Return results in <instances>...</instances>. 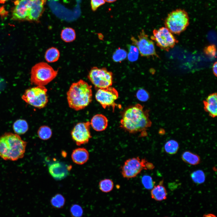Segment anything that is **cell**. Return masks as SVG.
<instances>
[{
	"label": "cell",
	"mask_w": 217,
	"mask_h": 217,
	"mask_svg": "<svg viewBox=\"0 0 217 217\" xmlns=\"http://www.w3.org/2000/svg\"><path fill=\"white\" fill-rule=\"evenodd\" d=\"M148 112L140 104L130 106L124 111L120 121L121 127L130 133H141L146 135V131L151 125Z\"/></svg>",
	"instance_id": "cell-1"
},
{
	"label": "cell",
	"mask_w": 217,
	"mask_h": 217,
	"mask_svg": "<svg viewBox=\"0 0 217 217\" xmlns=\"http://www.w3.org/2000/svg\"><path fill=\"white\" fill-rule=\"evenodd\" d=\"M27 144L18 134L5 133L0 136V157L5 160L13 161L22 158Z\"/></svg>",
	"instance_id": "cell-2"
},
{
	"label": "cell",
	"mask_w": 217,
	"mask_h": 217,
	"mask_svg": "<svg viewBox=\"0 0 217 217\" xmlns=\"http://www.w3.org/2000/svg\"><path fill=\"white\" fill-rule=\"evenodd\" d=\"M67 95L69 107L76 111L81 110L87 106L92 101V86L80 80L71 85Z\"/></svg>",
	"instance_id": "cell-3"
},
{
	"label": "cell",
	"mask_w": 217,
	"mask_h": 217,
	"mask_svg": "<svg viewBox=\"0 0 217 217\" xmlns=\"http://www.w3.org/2000/svg\"><path fill=\"white\" fill-rule=\"evenodd\" d=\"M58 73V71L55 70L47 63L39 62L32 68L31 82L37 86H44L56 77Z\"/></svg>",
	"instance_id": "cell-4"
},
{
	"label": "cell",
	"mask_w": 217,
	"mask_h": 217,
	"mask_svg": "<svg viewBox=\"0 0 217 217\" xmlns=\"http://www.w3.org/2000/svg\"><path fill=\"white\" fill-rule=\"evenodd\" d=\"M188 14L185 10L178 9L170 12L165 20V24L172 33L179 34L186 30L189 24Z\"/></svg>",
	"instance_id": "cell-5"
},
{
	"label": "cell",
	"mask_w": 217,
	"mask_h": 217,
	"mask_svg": "<svg viewBox=\"0 0 217 217\" xmlns=\"http://www.w3.org/2000/svg\"><path fill=\"white\" fill-rule=\"evenodd\" d=\"M47 90L44 86H37L26 90L21 97L26 103L39 108H44L48 99Z\"/></svg>",
	"instance_id": "cell-6"
},
{
	"label": "cell",
	"mask_w": 217,
	"mask_h": 217,
	"mask_svg": "<svg viewBox=\"0 0 217 217\" xmlns=\"http://www.w3.org/2000/svg\"><path fill=\"white\" fill-rule=\"evenodd\" d=\"M112 73L105 68H99L93 67L91 68L88 77L96 88L103 89L111 86L113 83Z\"/></svg>",
	"instance_id": "cell-7"
},
{
	"label": "cell",
	"mask_w": 217,
	"mask_h": 217,
	"mask_svg": "<svg viewBox=\"0 0 217 217\" xmlns=\"http://www.w3.org/2000/svg\"><path fill=\"white\" fill-rule=\"evenodd\" d=\"M151 39L154 40L160 48L166 51L173 48L178 42L172 33L164 27L154 29Z\"/></svg>",
	"instance_id": "cell-8"
},
{
	"label": "cell",
	"mask_w": 217,
	"mask_h": 217,
	"mask_svg": "<svg viewBox=\"0 0 217 217\" xmlns=\"http://www.w3.org/2000/svg\"><path fill=\"white\" fill-rule=\"evenodd\" d=\"M131 39L132 44L137 48L142 56H158L156 52L154 42L151 39H149L143 30L140 32L137 39L132 36Z\"/></svg>",
	"instance_id": "cell-9"
},
{
	"label": "cell",
	"mask_w": 217,
	"mask_h": 217,
	"mask_svg": "<svg viewBox=\"0 0 217 217\" xmlns=\"http://www.w3.org/2000/svg\"><path fill=\"white\" fill-rule=\"evenodd\" d=\"M147 161L139 157H134L127 160L121 167L122 176L127 179L136 177L143 169H146Z\"/></svg>",
	"instance_id": "cell-10"
},
{
	"label": "cell",
	"mask_w": 217,
	"mask_h": 217,
	"mask_svg": "<svg viewBox=\"0 0 217 217\" xmlns=\"http://www.w3.org/2000/svg\"><path fill=\"white\" fill-rule=\"evenodd\" d=\"M118 97L117 90L111 86L107 88L98 89L95 94L96 100L104 108L111 107L114 111L118 105L115 101Z\"/></svg>",
	"instance_id": "cell-11"
},
{
	"label": "cell",
	"mask_w": 217,
	"mask_h": 217,
	"mask_svg": "<svg viewBox=\"0 0 217 217\" xmlns=\"http://www.w3.org/2000/svg\"><path fill=\"white\" fill-rule=\"evenodd\" d=\"M90 122H80L74 127L71 132L72 139L77 146L87 143L91 138Z\"/></svg>",
	"instance_id": "cell-12"
},
{
	"label": "cell",
	"mask_w": 217,
	"mask_h": 217,
	"mask_svg": "<svg viewBox=\"0 0 217 217\" xmlns=\"http://www.w3.org/2000/svg\"><path fill=\"white\" fill-rule=\"evenodd\" d=\"M31 0H17L14 2L12 11V18L15 20H28Z\"/></svg>",
	"instance_id": "cell-13"
},
{
	"label": "cell",
	"mask_w": 217,
	"mask_h": 217,
	"mask_svg": "<svg viewBox=\"0 0 217 217\" xmlns=\"http://www.w3.org/2000/svg\"><path fill=\"white\" fill-rule=\"evenodd\" d=\"M71 166L60 162H53L49 165V172L55 180H60L66 178L69 174Z\"/></svg>",
	"instance_id": "cell-14"
},
{
	"label": "cell",
	"mask_w": 217,
	"mask_h": 217,
	"mask_svg": "<svg viewBox=\"0 0 217 217\" xmlns=\"http://www.w3.org/2000/svg\"><path fill=\"white\" fill-rule=\"evenodd\" d=\"M47 0H31L28 20L38 21L44 10Z\"/></svg>",
	"instance_id": "cell-15"
},
{
	"label": "cell",
	"mask_w": 217,
	"mask_h": 217,
	"mask_svg": "<svg viewBox=\"0 0 217 217\" xmlns=\"http://www.w3.org/2000/svg\"><path fill=\"white\" fill-rule=\"evenodd\" d=\"M90 124L95 130L101 131L106 128L108 125V120L104 115L101 114H97L92 117Z\"/></svg>",
	"instance_id": "cell-16"
},
{
	"label": "cell",
	"mask_w": 217,
	"mask_h": 217,
	"mask_svg": "<svg viewBox=\"0 0 217 217\" xmlns=\"http://www.w3.org/2000/svg\"><path fill=\"white\" fill-rule=\"evenodd\" d=\"M71 156L74 163L78 165H82L88 160L89 154L85 148H79L73 150Z\"/></svg>",
	"instance_id": "cell-17"
},
{
	"label": "cell",
	"mask_w": 217,
	"mask_h": 217,
	"mask_svg": "<svg viewBox=\"0 0 217 217\" xmlns=\"http://www.w3.org/2000/svg\"><path fill=\"white\" fill-rule=\"evenodd\" d=\"M206 110L213 117L217 115V96L216 93L209 95L204 102Z\"/></svg>",
	"instance_id": "cell-18"
},
{
	"label": "cell",
	"mask_w": 217,
	"mask_h": 217,
	"mask_svg": "<svg viewBox=\"0 0 217 217\" xmlns=\"http://www.w3.org/2000/svg\"><path fill=\"white\" fill-rule=\"evenodd\" d=\"M163 183V181H161L159 185L154 186L151 191L152 198L156 201H162L167 198V191Z\"/></svg>",
	"instance_id": "cell-19"
},
{
	"label": "cell",
	"mask_w": 217,
	"mask_h": 217,
	"mask_svg": "<svg viewBox=\"0 0 217 217\" xmlns=\"http://www.w3.org/2000/svg\"><path fill=\"white\" fill-rule=\"evenodd\" d=\"M14 132L17 134H24L28 129V125L27 121L24 119H19L15 121L13 125Z\"/></svg>",
	"instance_id": "cell-20"
},
{
	"label": "cell",
	"mask_w": 217,
	"mask_h": 217,
	"mask_svg": "<svg viewBox=\"0 0 217 217\" xmlns=\"http://www.w3.org/2000/svg\"><path fill=\"white\" fill-rule=\"evenodd\" d=\"M181 158L184 162L193 165L199 164L200 161V157L198 155L189 151L183 153Z\"/></svg>",
	"instance_id": "cell-21"
},
{
	"label": "cell",
	"mask_w": 217,
	"mask_h": 217,
	"mask_svg": "<svg viewBox=\"0 0 217 217\" xmlns=\"http://www.w3.org/2000/svg\"><path fill=\"white\" fill-rule=\"evenodd\" d=\"M60 57L59 50L54 47H51L48 49L45 54V58L48 62H54L58 59Z\"/></svg>",
	"instance_id": "cell-22"
},
{
	"label": "cell",
	"mask_w": 217,
	"mask_h": 217,
	"mask_svg": "<svg viewBox=\"0 0 217 217\" xmlns=\"http://www.w3.org/2000/svg\"><path fill=\"white\" fill-rule=\"evenodd\" d=\"M61 36L64 41L67 42H71L76 38L75 30L71 27L65 28L62 30Z\"/></svg>",
	"instance_id": "cell-23"
},
{
	"label": "cell",
	"mask_w": 217,
	"mask_h": 217,
	"mask_svg": "<svg viewBox=\"0 0 217 217\" xmlns=\"http://www.w3.org/2000/svg\"><path fill=\"white\" fill-rule=\"evenodd\" d=\"M50 203L54 208L60 209L63 207L65 203V199L61 194L57 193L51 199Z\"/></svg>",
	"instance_id": "cell-24"
},
{
	"label": "cell",
	"mask_w": 217,
	"mask_h": 217,
	"mask_svg": "<svg viewBox=\"0 0 217 217\" xmlns=\"http://www.w3.org/2000/svg\"><path fill=\"white\" fill-rule=\"evenodd\" d=\"M114 187L113 181L109 179L101 180L99 183V189L103 192L108 193L112 191Z\"/></svg>",
	"instance_id": "cell-25"
},
{
	"label": "cell",
	"mask_w": 217,
	"mask_h": 217,
	"mask_svg": "<svg viewBox=\"0 0 217 217\" xmlns=\"http://www.w3.org/2000/svg\"><path fill=\"white\" fill-rule=\"evenodd\" d=\"M179 148V145L177 141L174 140H170L167 142L164 146L165 152L170 154L176 153Z\"/></svg>",
	"instance_id": "cell-26"
},
{
	"label": "cell",
	"mask_w": 217,
	"mask_h": 217,
	"mask_svg": "<svg viewBox=\"0 0 217 217\" xmlns=\"http://www.w3.org/2000/svg\"><path fill=\"white\" fill-rule=\"evenodd\" d=\"M37 134L41 140H46L52 136V132L50 128L47 126H42L39 129Z\"/></svg>",
	"instance_id": "cell-27"
},
{
	"label": "cell",
	"mask_w": 217,
	"mask_h": 217,
	"mask_svg": "<svg viewBox=\"0 0 217 217\" xmlns=\"http://www.w3.org/2000/svg\"><path fill=\"white\" fill-rule=\"evenodd\" d=\"M190 176L193 181L197 184L203 183L205 181V174L201 170H197L193 171L191 174Z\"/></svg>",
	"instance_id": "cell-28"
},
{
	"label": "cell",
	"mask_w": 217,
	"mask_h": 217,
	"mask_svg": "<svg viewBox=\"0 0 217 217\" xmlns=\"http://www.w3.org/2000/svg\"><path fill=\"white\" fill-rule=\"evenodd\" d=\"M127 56L126 51L123 49L119 48L114 53L112 59L115 62H120L124 60Z\"/></svg>",
	"instance_id": "cell-29"
},
{
	"label": "cell",
	"mask_w": 217,
	"mask_h": 217,
	"mask_svg": "<svg viewBox=\"0 0 217 217\" xmlns=\"http://www.w3.org/2000/svg\"><path fill=\"white\" fill-rule=\"evenodd\" d=\"M70 211L71 217H82L83 213L82 207L77 204H73L71 206Z\"/></svg>",
	"instance_id": "cell-30"
},
{
	"label": "cell",
	"mask_w": 217,
	"mask_h": 217,
	"mask_svg": "<svg viewBox=\"0 0 217 217\" xmlns=\"http://www.w3.org/2000/svg\"><path fill=\"white\" fill-rule=\"evenodd\" d=\"M129 52L127 54L128 60L131 61L137 60L139 55V51L134 45H129L128 46Z\"/></svg>",
	"instance_id": "cell-31"
},
{
	"label": "cell",
	"mask_w": 217,
	"mask_h": 217,
	"mask_svg": "<svg viewBox=\"0 0 217 217\" xmlns=\"http://www.w3.org/2000/svg\"><path fill=\"white\" fill-rule=\"evenodd\" d=\"M141 181L144 187L147 189H152L154 186L155 182L153 181L152 178L149 175L143 176L142 178Z\"/></svg>",
	"instance_id": "cell-32"
},
{
	"label": "cell",
	"mask_w": 217,
	"mask_h": 217,
	"mask_svg": "<svg viewBox=\"0 0 217 217\" xmlns=\"http://www.w3.org/2000/svg\"><path fill=\"white\" fill-rule=\"evenodd\" d=\"M136 96L138 99L141 101L145 102L149 98L148 93L143 89H140L138 90L136 93Z\"/></svg>",
	"instance_id": "cell-33"
},
{
	"label": "cell",
	"mask_w": 217,
	"mask_h": 217,
	"mask_svg": "<svg viewBox=\"0 0 217 217\" xmlns=\"http://www.w3.org/2000/svg\"><path fill=\"white\" fill-rule=\"evenodd\" d=\"M205 53L211 57H216V49L214 45H212L206 47L204 49Z\"/></svg>",
	"instance_id": "cell-34"
},
{
	"label": "cell",
	"mask_w": 217,
	"mask_h": 217,
	"mask_svg": "<svg viewBox=\"0 0 217 217\" xmlns=\"http://www.w3.org/2000/svg\"><path fill=\"white\" fill-rule=\"evenodd\" d=\"M105 2L104 0H91V9L93 11H96L101 6L104 5Z\"/></svg>",
	"instance_id": "cell-35"
},
{
	"label": "cell",
	"mask_w": 217,
	"mask_h": 217,
	"mask_svg": "<svg viewBox=\"0 0 217 217\" xmlns=\"http://www.w3.org/2000/svg\"><path fill=\"white\" fill-rule=\"evenodd\" d=\"M154 168V166L153 164L148 162L146 164V169H152Z\"/></svg>",
	"instance_id": "cell-36"
},
{
	"label": "cell",
	"mask_w": 217,
	"mask_h": 217,
	"mask_svg": "<svg viewBox=\"0 0 217 217\" xmlns=\"http://www.w3.org/2000/svg\"><path fill=\"white\" fill-rule=\"evenodd\" d=\"M217 63L215 62L213 64L212 66V70L214 74L216 76H217Z\"/></svg>",
	"instance_id": "cell-37"
},
{
	"label": "cell",
	"mask_w": 217,
	"mask_h": 217,
	"mask_svg": "<svg viewBox=\"0 0 217 217\" xmlns=\"http://www.w3.org/2000/svg\"><path fill=\"white\" fill-rule=\"evenodd\" d=\"M202 217H216V216L212 214H208L204 215Z\"/></svg>",
	"instance_id": "cell-38"
},
{
	"label": "cell",
	"mask_w": 217,
	"mask_h": 217,
	"mask_svg": "<svg viewBox=\"0 0 217 217\" xmlns=\"http://www.w3.org/2000/svg\"><path fill=\"white\" fill-rule=\"evenodd\" d=\"M105 2L108 3H112L116 1L117 0H104Z\"/></svg>",
	"instance_id": "cell-39"
},
{
	"label": "cell",
	"mask_w": 217,
	"mask_h": 217,
	"mask_svg": "<svg viewBox=\"0 0 217 217\" xmlns=\"http://www.w3.org/2000/svg\"><path fill=\"white\" fill-rule=\"evenodd\" d=\"M9 0H0V3H4L5 2L7 1H8Z\"/></svg>",
	"instance_id": "cell-40"
},
{
	"label": "cell",
	"mask_w": 217,
	"mask_h": 217,
	"mask_svg": "<svg viewBox=\"0 0 217 217\" xmlns=\"http://www.w3.org/2000/svg\"></svg>",
	"instance_id": "cell-41"
}]
</instances>
